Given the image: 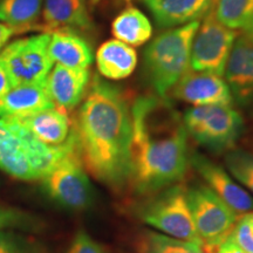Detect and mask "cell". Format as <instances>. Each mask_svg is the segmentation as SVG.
I'll return each instance as SVG.
<instances>
[{"mask_svg":"<svg viewBox=\"0 0 253 253\" xmlns=\"http://www.w3.org/2000/svg\"><path fill=\"white\" fill-rule=\"evenodd\" d=\"M129 181L140 194H154L184 177L189 164L188 130L168 100L141 96L130 108Z\"/></svg>","mask_w":253,"mask_h":253,"instance_id":"obj_1","label":"cell"},{"mask_svg":"<svg viewBox=\"0 0 253 253\" xmlns=\"http://www.w3.org/2000/svg\"><path fill=\"white\" fill-rule=\"evenodd\" d=\"M73 130L82 164L95 178L113 186L128 181L130 109L118 87L95 75Z\"/></svg>","mask_w":253,"mask_h":253,"instance_id":"obj_2","label":"cell"},{"mask_svg":"<svg viewBox=\"0 0 253 253\" xmlns=\"http://www.w3.org/2000/svg\"><path fill=\"white\" fill-rule=\"evenodd\" d=\"M199 21L158 34L144 50V72L157 96L168 100L170 90L190 69V53Z\"/></svg>","mask_w":253,"mask_h":253,"instance_id":"obj_3","label":"cell"},{"mask_svg":"<svg viewBox=\"0 0 253 253\" xmlns=\"http://www.w3.org/2000/svg\"><path fill=\"white\" fill-rule=\"evenodd\" d=\"M186 199L202 249L205 253H216L240 216L207 185L186 190Z\"/></svg>","mask_w":253,"mask_h":253,"instance_id":"obj_4","label":"cell"},{"mask_svg":"<svg viewBox=\"0 0 253 253\" xmlns=\"http://www.w3.org/2000/svg\"><path fill=\"white\" fill-rule=\"evenodd\" d=\"M50 33L37 34L14 40L0 50V62L11 78L13 87L43 84L52 71L48 52Z\"/></svg>","mask_w":253,"mask_h":253,"instance_id":"obj_5","label":"cell"},{"mask_svg":"<svg viewBox=\"0 0 253 253\" xmlns=\"http://www.w3.org/2000/svg\"><path fill=\"white\" fill-rule=\"evenodd\" d=\"M140 214L144 223L163 235L201 246L186 199V190L182 186L171 185L161 190L156 197L142 208Z\"/></svg>","mask_w":253,"mask_h":253,"instance_id":"obj_6","label":"cell"},{"mask_svg":"<svg viewBox=\"0 0 253 253\" xmlns=\"http://www.w3.org/2000/svg\"><path fill=\"white\" fill-rule=\"evenodd\" d=\"M183 121L186 130L198 143L213 150L233 147L243 125L232 104L192 107L186 110Z\"/></svg>","mask_w":253,"mask_h":253,"instance_id":"obj_7","label":"cell"},{"mask_svg":"<svg viewBox=\"0 0 253 253\" xmlns=\"http://www.w3.org/2000/svg\"><path fill=\"white\" fill-rule=\"evenodd\" d=\"M238 34L218 21L213 5L199 24L191 45L190 68L223 77L231 49Z\"/></svg>","mask_w":253,"mask_h":253,"instance_id":"obj_8","label":"cell"},{"mask_svg":"<svg viewBox=\"0 0 253 253\" xmlns=\"http://www.w3.org/2000/svg\"><path fill=\"white\" fill-rule=\"evenodd\" d=\"M41 181L46 194L61 207L84 210L91 203L93 190L78 148L66 154Z\"/></svg>","mask_w":253,"mask_h":253,"instance_id":"obj_9","label":"cell"},{"mask_svg":"<svg viewBox=\"0 0 253 253\" xmlns=\"http://www.w3.org/2000/svg\"><path fill=\"white\" fill-rule=\"evenodd\" d=\"M169 95L192 106L232 104L233 97L225 79L207 72L189 71L179 79Z\"/></svg>","mask_w":253,"mask_h":253,"instance_id":"obj_10","label":"cell"},{"mask_svg":"<svg viewBox=\"0 0 253 253\" xmlns=\"http://www.w3.org/2000/svg\"><path fill=\"white\" fill-rule=\"evenodd\" d=\"M189 162L207 182L211 189L224 203L238 213L239 216L253 211V197L227 173L220 166L208 160L203 155L194 154Z\"/></svg>","mask_w":253,"mask_h":253,"instance_id":"obj_11","label":"cell"},{"mask_svg":"<svg viewBox=\"0 0 253 253\" xmlns=\"http://www.w3.org/2000/svg\"><path fill=\"white\" fill-rule=\"evenodd\" d=\"M224 75L232 97L253 104V41L245 33L236 38Z\"/></svg>","mask_w":253,"mask_h":253,"instance_id":"obj_12","label":"cell"},{"mask_svg":"<svg viewBox=\"0 0 253 253\" xmlns=\"http://www.w3.org/2000/svg\"><path fill=\"white\" fill-rule=\"evenodd\" d=\"M89 79L88 69L54 66L47 77L46 88L55 108L67 113L79 106L87 93Z\"/></svg>","mask_w":253,"mask_h":253,"instance_id":"obj_13","label":"cell"},{"mask_svg":"<svg viewBox=\"0 0 253 253\" xmlns=\"http://www.w3.org/2000/svg\"><path fill=\"white\" fill-rule=\"evenodd\" d=\"M161 28H175L199 21L212 7L214 0H138Z\"/></svg>","mask_w":253,"mask_h":253,"instance_id":"obj_14","label":"cell"},{"mask_svg":"<svg viewBox=\"0 0 253 253\" xmlns=\"http://www.w3.org/2000/svg\"><path fill=\"white\" fill-rule=\"evenodd\" d=\"M54 108L46 84L15 86L0 100V119H23Z\"/></svg>","mask_w":253,"mask_h":253,"instance_id":"obj_15","label":"cell"},{"mask_svg":"<svg viewBox=\"0 0 253 253\" xmlns=\"http://www.w3.org/2000/svg\"><path fill=\"white\" fill-rule=\"evenodd\" d=\"M14 120L27 128L38 140L50 147H60L71 138L73 125L67 113L58 108H49L34 113L23 119Z\"/></svg>","mask_w":253,"mask_h":253,"instance_id":"obj_16","label":"cell"},{"mask_svg":"<svg viewBox=\"0 0 253 253\" xmlns=\"http://www.w3.org/2000/svg\"><path fill=\"white\" fill-rule=\"evenodd\" d=\"M41 30L46 33L58 30H87L90 26L86 0H45Z\"/></svg>","mask_w":253,"mask_h":253,"instance_id":"obj_17","label":"cell"},{"mask_svg":"<svg viewBox=\"0 0 253 253\" xmlns=\"http://www.w3.org/2000/svg\"><path fill=\"white\" fill-rule=\"evenodd\" d=\"M48 52L53 62L69 68L88 69L94 58L89 43L73 30L52 32Z\"/></svg>","mask_w":253,"mask_h":253,"instance_id":"obj_18","label":"cell"},{"mask_svg":"<svg viewBox=\"0 0 253 253\" xmlns=\"http://www.w3.org/2000/svg\"><path fill=\"white\" fill-rule=\"evenodd\" d=\"M136 65V50L116 39L103 42L96 52L97 71L108 80H123L130 77Z\"/></svg>","mask_w":253,"mask_h":253,"instance_id":"obj_19","label":"cell"},{"mask_svg":"<svg viewBox=\"0 0 253 253\" xmlns=\"http://www.w3.org/2000/svg\"><path fill=\"white\" fill-rule=\"evenodd\" d=\"M0 170L21 181L38 179L18 136L0 119Z\"/></svg>","mask_w":253,"mask_h":253,"instance_id":"obj_20","label":"cell"},{"mask_svg":"<svg viewBox=\"0 0 253 253\" xmlns=\"http://www.w3.org/2000/svg\"><path fill=\"white\" fill-rule=\"evenodd\" d=\"M112 33L126 45L141 46L151 38L153 25L140 9L128 7L113 20Z\"/></svg>","mask_w":253,"mask_h":253,"instance_id":"obj_21","label":"cell"},{"mask_svg":"<svg viewBox=\"0 0 253 253\" xmlns=\"http://www.w3.org/2000/svg\"><path fill=\"white\" fill-rule=\"evenodd\" d=\"M43 0H0V23L7 25L15 34L38 26Z\"/></svg>","mask_w":253,"mask_h":253,"instance_id":"obj_22","label":"cell"},{"mask_svg":"<svg viewBox=\"0 0 253 253\" xmlns=\"http://www.w3.org/2000/svg\"><path fill=\"white\" fill-rule=\"evenodd\" d=\"M216 18L231 30H244L253 20V0H216Z\"/></svg>","mask_w":253,"mask_h":253,"instance_id":"obj_23","label":"cell"},{"mask_svg":"<svg viewBox=\"0 0 253 253\" xmlns=\"http://www.w3.org/2000/svg\"><path fill=\"white\" fill-rule=\"evenodd\" d=\"M140 248L141 253H205L202 246L195 243L155 232L143 236Z\"/></svg>","mask_w":253,"mask_h":253,"instance_id":"obj_24","label":"cell"},{"mask_svg":"<svg viewBox=\"0 0 253 253\" xmlns=\"http://www.w3.org/2000/svg\"><path fill=\"white\" fill-rule=\"evenodd\" d=\"M225 163L231 175L253 194V156L242 150H232L226 155Z\"/></svg>","mask_w":253,"mask_h":253,"instance_id":"obj_25","label":"cell"},{"mask_svg":"<svg viewBox=\"0 0 253 253\" xmlns=\"http://www.w3.org/2000/svg\"><path fill=\"white\" fill-rule=\"evenodd\" d=\"M38 221L20 209L0 204V230H36Z\"/></svg>","mask_w":253,"mask_h":253,"instance_id":"obj_26","label":"cell"},{"mask_svg":"<svg viewBox=\"0 0 253 253\" xmlns=\"http://www.w3.org/2000/svg\"><path fill=\"white\" fill-rule=\"evenodd\" d=\"M230 238L246 253H253V211L242 214Z\"/></svg>","mask_w":253,"mask_h":253,"instance_id":"obj_27","label":"cell"},{"mask_svg":"<svg viewBox=\"0 0 253 253\" xmlns=\"http://www.w3.org/2000/svg\"><path fill=\"white\" fill-rule=\"evenodd\" d=\"M0 253H39L36 246L14 231L0 230Z\"/></svg>","mask_w":253,"mask_h":253,"instance_id":"obj_28","label":"cell"},{"mask_svg":"<svg viewBox=\"0 0 253 253\" xmlns=\"http://www.w3.org/2000/svg\"><path fill=\"white\" fill-rule=\"evenodd\" d=\"M68 253H104V251L87 232L80 231L73 239Z\"/></svg>","mask_w":253,"mask_h":253,"instance_id":"obj_29","label":"cell"},{"mask_svg":"<svg viewBox=\"0 0 253 253\" xmlns=\"http://www.w3.org/2000/svg\"><path fill=\"white\" fill-rule=\"evenodd\" d=\"M13 88V84H12L11 78L6 72L4 66L0 62V100L8 93L9 90Z\"/></svg>","mask_w":253,"mask_h":253,"instance_id":"obj_30","label":"cell"},{"mask_svg":"<svg viewBox=\"0 0 253 253\" xmlns=\"http://www.w3.org/2000/svg\"><path fill=\"white\" fill-rule=\"evenodd\" d=\"M15 32L12 30L11 27L7 26V25L0 23V50L4 48L6 42L11 39V37H13Z\"/></svg>","mask_w":253,"mask_h":253,"instance_id":"obj_31","label":"cell"},{"mask_svg":"<svg viewBox=\"0 0 253 253\" xmlns=\"http://www.w3.org/2000/svg\"><path fill=\"white\" fill-rule=\"evenodd\" d=\"M244 33L253 41V20L244 28Z\"/></svg>","mask_w":253,"mask_h":253,"instance_id":"obj_32","label":"cell"}]
</instances>
